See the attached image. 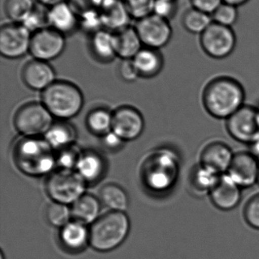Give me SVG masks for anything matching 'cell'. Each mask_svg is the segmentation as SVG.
<instances>
[{
  "label": "cell",
  "instance_id": "1",
  "mask_svg": "<svg viewBox=\"0 0 259 259\" xmlns=\"http://www.w3.org/2000/svg\"><path fill=\"white\" fill-rule=\"evenodd\" d=\"M246 92L239 80L230 76H218L208 82L202 91V102L208 115L227 120L245 105Z\"/></svg>",
  "mask_w": 259,
  "mask_h": 259
},
{
  "label": "cell",
  "instance_id": "2",
  "mask_svg": "<svg viewBox=\"0 0 259 259\" xmlns=\"http://www.w3.org/2000/svg\"><path fill=\"white\" fill-rule=\"evenodd\" d=\"M53 150L45 139L24 137L15 145L14 160L23 173L41 176L51 172L56 164Z\"/></svg>",
  "mask_w": 259,
  "mask_h": 259
},
{
  "label": "cell",
  "instance_id": "3",
  "mask_svg": "<svg viewBox=\"0 0 259 259\" xmlns=\"http://www.w3.org/2000/svg\"><path fill=\"white\" fill-rule=\"evenodd\" d=\"M180 164V158L174 151L158 149L149 157L143 167L146 186L158 193L171 190L179 178Z\"/></svg>",
  "mask_w": 259,
  "mask_h": 259
},
{
  "label": "cell",
  "instance_id": "4",
  "mask_svg": "<svg viewBox=\"0 0 259 259\" xmlns=\"http://www.w3.org/2000/svg\"><path fill=\"white\" fill-rule=\"evenodd\" d=\"M130 222L124 211H111L99 218L90 228V245L98 252H109L124 243Z\"/></svg>",
  "mask_w": 259,
  "mask_h": 259
},
{
  "label": "cell",
  "instance_id": "5",
  "mask_svg": "<svg viewBox=\"0 0 259 259\" xmlns=\"http://www.w3.org/2000/svg\"><path fill=\"white\" fill-rule=\"evenodd\" d=\"M43 104L56 118L66 119L76 116L83 106L80 90L66 81H55L43 91Z\"/></svg>",
  "mask_w": 259,
  "mask_h": 259
},
{
  "label": "cell",
  "instance_id": "6",
  "mask_svg": "<svg viewBox=\"0 0 259 259\" xmlns=\"http://www.w3.org/2000/svg\"><path fill=\"white\" fill-rule=\"evenodd\" d=\"M46 189L54 202L68 205L85 194L86 182L76 170L60 169L50 175Z\"/></svg>",
  "mask_w": 259,
  "mask_h": 259
},
{
  "label": "cell",
  "instance_id": "7",
  "mask_svg": "<svg viewBox=\"0 0 259 259\" xmlns=\"http://www.w3.org/2000/svg\"><path fill=\"white\" fill-rule=\"evenodd\" d=\"M237 39L233 27L216 23L199 36V44L204 53L214 59H225L234 53Z\"/></svg>",
  "mask_w": 259,
  "mask_h": 259
},
{
  "label": "cell",
  "instance_id": "8",
  "mask_svg": "<svg viewBox=\"0 0 259 259\" xmlns=\"http://www.w3.org/2000/svg\"><path fill=\"white\" fill-rule=\"evenodd\" d=\"M14 123L24 137H36L45 135L53 125V115L44 104L30 103L18 109Z\"/></svg>",
  "mask_w": 259,
  "mask_h": 259
},
{
  "label": "cell",
  "instance_id": "9",
  "mask_svg": "<svg viewBox=\"0 0 259 259\" xmlns=\"http://www.w3.org/2000/svg\"><path fill=\"white\" fill-rule=\"evenodd\" d=\"M227 131L236 141L249 145L259 135L257 107L245 104L225 120Z\"/></svg>",
  "mask_w": 259,
  "mask_h": 259
},
{
  "label": "cell",
  "instance_id": "10",
  "mask_svg": "<svg viewBox=\"0 0 259 259\" xmlns=\"http://www.w3.org/2000/svg\"><path fill=\"white\" fill-rule=\"evenodd\" d=\"M32 33L18 23L3 24L0 29V53L7 59L22 57L30 52Z\"/></svg>",
  "mask_w": 259,
  "mask_h": 259
},
{
  "label": "cell",
  "instance_id": "11",
  "mask_svg": "<svg viewBox=\"0 0 259 259\" xmlns=\"http://www.w3.org/2000/svg\"><path fill=\"white\" fill-rule=\"evenodd\" d=\"M143 45L149 48L166 47L173 37V28L170 21L152 15L139 20L135 25Z\"/></svg>",
  "mask_w": 259,
  "mask_h": 259
},
{
  "label": "cell",
  "instance_id": "12",
  "mask_svg": "<svg viewBox=\"0 0 259 259\" xmlns=\"http://www.w3.org/2000/svg\"><path fill=\"white\" fill-rule=\"evenodd\" d=\"M65 48V36L52 27L32 33L30 53L33 59L48 62L59 57Z\"/></svg>",
  "mask_w": 259,
  "mask_h": 259
},
{
  "label": "cell",
  "instance_id": "13",
  "mask_svg": "<svg viewBox=\"0 0 259 259\" xmlns=\"http://www.w3.org/2000/svg\"><path fill=\"white\" fill-rule=\"evenodd\" d=\"M259 161L249 151L235 152L227 175L242 189L257 184Z\"/></svg>",
  "mask_w": 259,
  "mask_h": 259
},
{
  "label": "cell",
  "instance_id": "14",
  "mask_svg": "<svg viewBox=\"0 0 259 259\" xmlns=\"http://www.w3.org/2000/svg\"><path fill=\"white\" fill-rule=\"evenodd\" d=\"M143 128L142 116L133 108L123 106L113 114L112 131L124 141L139 137Z\"/></svg>",
  "mask_w": 259,
  "mask_h": 259
},
{
  "label": "cell",
  "instance_id": "15",
  "mask_svg": "<svg viewBox=\"0 0 259 259\" xmlns=\"http://www.w3.org/2000/svg\"><path fill=\"white\" fill-rule=\"evenodd\" d=\"M234 154L228 143L221 140H211L201 150L199 163L224 175L228 172Z\"/></svg>",
  "mask_w": 259,
  "mask_h": 259
},
{
  "label": "cell",
  "instance_id": "16",
  "mask_svg": "<svg viewBox=\"0 0 259 259\" xmlns=\"http://www.w3.org/2000/svg\"><path fill=\"white\" fill-rule=\"evenodd\" d=\"M243 189L227 174L220 177L217 185L210 192L211 203L221 211H231L240 205Z\"/></svg>",
  "mask_w": 259,
  "mask_h": 259
},
{
  "label": "cell",
  "instance_id": "17",
  "mask_svg": "<svg viewBox=\"0 0 259 259\" xmlns=\"http://www.w3.org/2000/svg\"><path fill=\"white\" fill-rule=\"evenodd\" d=\"M59 240L61 246L66 252L79 253L90 245V229L84 224L71 221L61 228Z\"/></svg>",
  "mask_w": 259,
  "mask_h": 259
},
{
  "label": "cell",
  "instance_id": "18",
  "mask_svg": "<svg viewBox=\"0 0 259 259\" xmlns=\"http://www.w3.org/2000/svg\"><path fill=\"white\" fill-rule=\"evenodd\" d=\"M22 77L28 88L44 91L54 83L55 72L47 62L33 59L24 65Z\"/></svg>",
  "mask_w": 259,
  "mask_h": 259
},
{
  "label": "cell",
  "instance_id": "19",
  "mask_svg": "<svg viewBox=\"0 0 259 259\" xmlns=\"http://www.w3.org/2000/svg\"><path fill=\"white\" fill-rule=\"evenodd\" d=\"M49 19L50 27L65 36L79 27V15L68 2L50 8Z\"/></svg>",
  "mask_w": 259,
  "mask_h": 259
},
{
  "label": "cell",
  "instance_id": "20",
  "mask_svg": "<svg viewBox=\"0 0 259 259\" xmlns=\"http://www.w3.org/2000/svg\"><path fill=\"white\" fill-rule=\"evenodd\" d=\"M221 175L199 162L193 166L190 171L189 176L190 188L198 196L209 195L210 192L217 185Z\"/></svg>",
  "mask_w": 259,
  "mask_h": 259
},
{
  "label": "cell",
  "instance_id": "21",
  "mask_svg": "<svg viewBox=\"0 0 259 259\" xmlns=\"http://www.w3.org/2000/svg\"><path fill=\"white\" fill-rule=\"evenodd\" d=\"M90 48L94 57L100 62H110L117 56L115 33L103 28L92 33Z\"/></svg>",
  "mask_w": 259,
  "mask_h": 259
},
{
  "label": "cell",
  "instance_id": "22",
  "mask_svg": "<svg viewBox=\"0 0 259 259\" xmlns=\"http://www.w3.org/2000/svg\"><path fill=\"white\" fill-rule=\"evenodd\" d=\"M117 56L123 59H133L143 48L142 41L136 28L126 27L115 33Z\"/></svg>",
  "mask_w": 259,
  "mask_h": 259
},
{
  "label": "cell",
  "instance_id": "23",
  "mask_svg": "<svg viewBox=\"0 0 259 259\" xmlns=\"http://www.w3.org/2000/svg\"><path fill=\"white\" fill-rule=\"evenodd\" d=\"M100 201L89 194L81 196L71 207L73 220L85 225L94 224L100 218Z\"/></svg>",
  "mask_w": 259,
  "mask_h": 259
},
{
  "label": "cell",
  "instance_id": "24",
  "mask_svg": "<svg viewBox=\"0 0 259 259\" xmlns=\"http://www.w3.org/2000/svg\"><path fill=\"white\" fill-rule=\"evenodd\" d=\"M140 76L152 77L162 69L164 59L159 50L143 47L132 59Z\"/></svg>",
  "mask_w": 259,
  "mask_h": 259
},
{
  "label": "cell",
  "instance_id": "25",
  "mask_svg": "<svg viewBox=\"0 0 259 259\" xmlns=\"http://www.w3.org/2000/svg\"><path fill=\"white\" fill-rule=\"evenodd\" d=\"M103 28L114 33L129 27L131 18L122 0L100 10Z\"/></svg>",
  "mask_w": 259,
  "mask_h": 259
},
{
  "label": "cell",
  "instance_id": "26",
  "mask_svg": "<svg viewBox=\"0 0 259 259\" xmlns=\"http://www.w3.org/2000/svg\"><path fill=\"white\" fill-rule=\"evenodd\" d=\"M76 170L85 182H96L103 175L104 162L95 152H85L81 155Z\"/></svg>",
  "mask_w": 259,
  "mask_h": 259
},
{
  "label": "cell",
  "instance_id": "27",
  "mask_svg": "<svg viewBox=\"0 0 259 259\" xmlns=\"http://www.w3.org/2000/svg\"><path fill=\"white\" fill-rule=\"evenodd\" d=\"M44 139L53 149L60 151L73 145L76 131L69 124L55 123L46 133Z\"/></svg>",
  "mask_w": 259,
  "mask_h": 259
},
{
  "label": "cell",
  "instance_id": "28",
  "mask_svg": "<svg viewBox=\"0 0 259 259\" xmlns=\"http://www.w3.org/2000/svg\"><path fill=\"white\" fill-rule=\"evenodd\" d=\"M100 200L111 211H124L129 205V199L125 190L114 184H106L102 187Z\"/></svg>",
  "mask_w": 259,
  "mask_h": 259
},
{
  "label": "cell",
  "instance_id": "29",
  "mask_svg": "<svg viewBox=\"0 0 259 259\" xmlns=\"http://www.w3.org/2000/svg\"><path fill=\"white\" fill-rule=\"evenodd\" d=\"M181 22L187 32L200 36L211 25L213 21L211 15L191 7L184 12Z\"/></svg>",
  "mask_w": 259,
  "mask_h": 259
},
{
  "label": "cell",
  "instance_id": "30",
  "mask_svg": "<svg viewBox=\"0 0 259 259\" xmlns=\"http://www.w3.org/2000/svg\"><path fill=\"white\" fill-rule=\"evenodd\" d=\"M36 5L34 0H5V13L12 22L22 24Z\"/></svg>",
  "mask_w": 259,
  "mask_h": 259
},
{
  "label": "cell",
  "instance_id": "31",
  "mask_svg": "<svg viewBox=\"0 0 259 259\" xmlns=\"http://www.w3.org/2000/svg\"><path fill=\"white\" fill-rule=\"evenodd\" d=\"M112 114L103 109H94L87 118L88 128L98 135L103 136L112 131Z\"/></svg>",
  "mask_w": 259,
  "mask_h": 259
},
{
  "label": "cell",
  "instance_id": "32",
  "mask_svg": "<svg viewBox=\"0 0 259 259\" xmlns=\"http://www.w3.org/2000/svg\"><path fill=\"white\" fill-rule=\"evenodd\" d=\"M47 222L56 228H62L71 222V208L65 204L53 202L47 207L46 211Z\"/></svg>",
  "mask_w": 259,
  "mask_h": 259
},
{
  "label": "cell",
  "instance_id": "33",
  "mask_svg": "<svg viewBox=\"0 0 259 259\" xmlns=\"http://www.w3.org/2000/svg\"><path fill=\"white\" fill-rule=\"evenodd\" d=\"M49 12H50V8L38 3L32 13L22 23V24L31 33L42 29L47 28L50 27Z\"/></svg>",
  "mask_w": 259,
  "mask_h": 259
},
{
  "label": "cell",
  "instance_id": "34",
  "mask_svg": "<svg viewBox=\"0 0 259 259\" xmlns=\"http://www.w3.org/2000/svg\"><path fill=\"white\" fill-rule=\"evenodd\" d=\"M213 22L225 27H233L239 18L238 7L229 3H222L211 15Z\"/></svg>",
  "mask_w": 259,
  "mask_h": 259
},
{
  "label": "cell",
  "instance_id": "35",
  "mask_svg": "<svg viewBox=\"0 0 259 259\" xmlns=\"http://www.w3.org/2000/svg\"><path fill=\"white\" fill-rule=\"evenodd\" d=\"M131 18L139 20L153 14L155 0H122Z\"/></svg>",
  "mask_w": 259,
  "mask_h": 259
},
{
  "label": "cell",
  "instance_id": "36",
  "mask_svg": "<svg viewBox=\"0 0 259 259\" xmlns=\"http://www.w3.org/2000/svg\"><path fill=\"white\" fill-rule=\"evenodd\" d=\"M81 155L79 149L71 145L59 151L56 156V164L62 170H73L76 168Z\"/></svg>",
  "mask_w": 259,
  "mask_h": 259
},
{
  "label": "cell",
  "instance_id": "37",
  "mask_svg": "<svg viewBox=\"0 0 259 259\" xmlns=\"http://www.w3.org/2000/svg\"><path fill=\"white\" fill-rule=\"evenodd\" d=\"M79 27L88 33H92L103 29L100 10H91L79 15Z\"/></svg>",
  "mask_w": 259,
  "mask_h": 259
},
{
  "label": "cell",
  "instance_id": "38",
  "mask_svg": "<svg viewBox=\"0 0 259 259\" xmlns=\"http://www.w3.org/2000/svg\"><path fill=\"white\" fill-rule=\"evenodd\" d=\"M178 10L177 0H155L153 14L170 21Z\"/></svg>",
  "mask_w": 259,
  "mask_h": 259
},
{
  "label": "cell",
  "instance_id": "39",
  "mask_svg": "<svg viewBox=\"0 0 259 259\" xmlns=\"http://www.w3.org/2000/svg\"><path fill=\"white\" fill-rule=\"evenodd\" d=\"M243 214L248 225L259 230V193L252 196L246 202Z\"/></svg>",
  "mask_w": 259,
  "mask_h": 259
},
{
  "label": "cell",
  "instance_id": "40",
  "mask_svg": "<svg viewBox=\"0 0 259 259\" xmlns=\"http://www.w3.org/2000/svg\"><path fill=\"white\" fill-rule=\"evenodd\" d=\"M67 2L79 16L88 11L101 9L100 0H68Z\"/></svg>",
  "mask_w": 259,
  "mask_h": 259
},
{
  "label": "cell",
  "instance_id": "41",
  "mask_svg": "<svg viewBox=\"0 0 259 259\" xmlns=\"http://www.w3.org/2000/svg\"><path fill=\"white\" fill-rule=\"evenodd\" d=\"M119 72L122 78L126 81H133L140 76L132 59H123L119 67Z\"/></svg>",
  "mask_w": 259,
  "mask_h": 259
},
{
  "label": "cell",
  "instance_id": "42",
  "mask_svg": "<svg viewBox=\"0 0 259 259\" xmlns=\"http://www.w3.org/2000/svg\"><path fill=\"white\" fill-rule=\"evenodd\" d=\"M192 7L211 16L216 9L223 3V0H190Z\"/></svg>",
  "mask_w": 259,
  "mask_h": 259
},
{
  "label": "cell",
  "instance_id": "43",
  "mask_svg": "<svg viewBox=\"0 0 259 259\" xmlns=\"http://www.w3.org/2000/svg\"><path fill=\"white\" fill-rule=\"evenodd\" d=\"M103 143L106 147L109 149H119L123 144L124 140H122L117 134H116L114 131H109L107 134L103 136Z\"/></svg>",
  "mask_w": 259,
  "mask_h": 259
},
{
  "label": "cell",
  "instance_id": "44",
  "mask_svg": "<svg viewBox=\"0 0 259 259\" xmlns=\"http://www.w3.org/2000/svg\"><path fill=\"white\" fill-rule=\"evenodd\" d=\"M249 152L259 161V135L252 143L249 145Z\"/></svg>",
  "mask_w": 259,
  "mask_h": 259
},
{
  "label": "cell",
  "instance_id": "45",
  "mask_svg": "<svg viewBox=\"0 0 259 259\" xmlns=\"http://www.w3.org/2000/svg\"><path fill=\"white\" fill-rule=\"evenodd\" d=\"M38 3L46 6V7L51 8L56 5L66 2V0H36Z\"/></svg>",
  "mask_w": 259,
  "mask_h": 259
},
{
  "label": "cell",
  "instance_id": "46",
  "mask_svg": "<svg viewBox=\"0 0 259 259\" xmlns=\"http://www.w3.org/2000/svg\"><path fill=\"white\" fill-rule=\"evenodd\" d=\"M249 1H250V0H223L224 3H229V4L234 5V6H237V7L246 4Z\"/></svg>",
  "mask_w": 259,
  "mask_h": 259
},
{
  "label": "cell",
  "instance_id": "47",
  "mask_svg": "<svg viewBox=\"0 0 259 259\" xmlns=\"http://www.w3.org/2000/svg\"><path fill=\"white\" fill-rule=\"evenodd\" d=\"M257 110H258V124H259V106L257 107Z\"/></svg>",
  "mask_w": 259,
  "mask_h": 259
},
{
  "label": "cell",
  "instance_id": "48",
  "mask_svg": "<svg viewBox=\"0 0 259 259\" xmlns=\"http://www.w3.org/2000/svg\"><path fill=\"white\" fill-rule=\"evenodd\" d=\"M257 184L259 186V170H258V181H257Z\"/></svg>",
  "mask_w": 259,
  "mask_h": 259
},
{
  "label": "cell",
  "instance_id": "49",
  "mask_svg": "<svg viewBox=\"0 0 259 259\" xmlns=\"http://www.w3.org/2000/svg\"><path fill=\"white\" fill-rule=\"evenodd\" d=\"M1 259H4V256H3V252H2V253H1Z\"/></svg>",
  "mask_w": 259,
  "mask_h": 259
}]
</instances>
